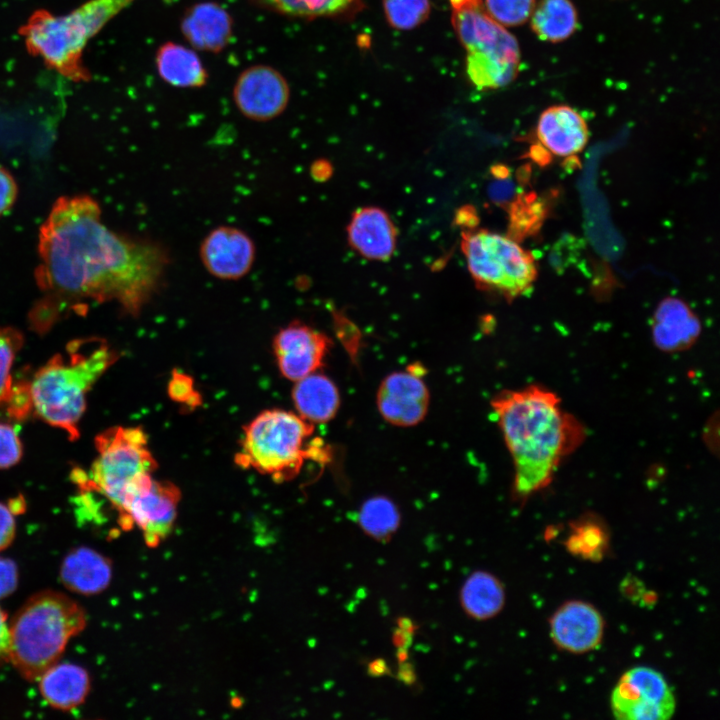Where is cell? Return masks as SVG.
Masks as SVG:
<instances>
[{
    "label": "cell",
    "mask_w": 720,
    "mask_h": 720,
    "mask_svg": "<svg viewBox=\"0 0 720 720\" xmlns=\"http://www.w3.org/2000/svg\"><path fill=\"white\" fill-rule=\"evenodd\" d=\"M488 14L504 27H515L530 19L536 0H483Z\"/></svg>",
    "instance_id": "obj_31"
},
{
    "label": "cell",
    "mask_w": 720,
    "mask_h": 720,
    "mask_svg": "<svg viewBox=\"0 0 720 720\" xmlns=\"http://www.w3.org/2000/svg\"><path fill=\"white\" fill-rule=\"evenodd\" d=\"M611 710L621 720H666L676 708L675 696L658 671L637 666L626 671L614 687Z\"/></svg>",
    "instance_id": "obj_10"
},
{
    "label": "cell",
    "mask_w": 720,
    "mask_h": 720,
    "mask_svg": "<svg viewBox=\"0 0 720 720\" xmlns=\"http://www.w3.org/2000/svg\"><path fill=\"white\" fill-rule=\"evenodd\" d=\"M66 353L67 357L55 354L38 369L30 383L31 394L36 414L77 440L86 395L118 355L97 337L73 340Z\"/></svg>",
    "instance_id": "obj_3"
},
{
    "label": "cell",
    "mask_w": 720,
    "mask_h": 720,
    "mask_svg": "<svg viewBox=\"0 0 720 720\" xmlns=\"http://www.w3.org/2000/svg\"><path fill=\"white\" fill-rule=\"evenodd\" d=\"M89 195L62 196L52 205L38 236L36 282L45 297L32 313L46 330L63 303L114 301L137 316L159 291L170 264L160 243L124 235L102 221Z\"/></svg>",
    "instance_id": "obj_1"
},
{
    "label": "cell",
    "mask_w": 720,
    "mask_h": 720,
    "mask_svg": "<svg viewBox=\"0 0 720 720\" xmlns=\"http://www.w3.org/2000/svg\"><path fill=\"white\" fill-rule=\"evenodd\" d=\"M134 0H89L65 15L39 13L24 27L28 47L64 74H78L82 51L97 32Z\"/></svg>",
    "instance_id": "obj_8"
},
{
    "label": "cell",
    "mask_w": 720,
    "mask_h": 720,
    "mask_svg": "<svg viewBox=\"0 0 720 720\" xmlns=\"http://www.w3.org/2000/svg\"><path fill=\"white\" fill-rule=\"evenodd\" d=\"M604 620L591 604L574 600L563 604L550 621V635L561 649L571 653L588 652L599 645Z\"/></svg>",
    "instance_id": "obj_16"
},
{
    "label": "cell",
    "mask_w": 720,
    "mask_h": 720,
    "mask_svg": "<svg viewBox=\"0 0 720 720\" xmlns=\"http://www.w3.org/2000/svg\"><path fill=\"white\" fill-rule=\"evenodd\" d=\"M358 520L366 534L383 541L397 530L400 515L398 508L389 498L374 496L362 504Z\"/></svg>",
    "instance_id": "obj_27"
},
{
    "label": "cell",
    "mask_w": 720,
    "mask_h": 720,
    "mask_svg": "<svg viewBox=\"0 0 720 720\" xmlns=\"http://www.w3.org/2000/svg\"><path fill=\"white\" fill-rule=\"evenodd\" d=\"M460 600L469 616L478 620L489 619L503 608L504 588L494 575L485 571H476L464 582Z\"/></svg>",
    "instance_id": "obj_25"
},
{
    "label": "cell",
    "mask_w": 720,
    "mask_h": 720,
    "mask_svg": "<svg viewBox=\"0 0 720 720\" xmlns=\"http://www.w3.org/2000/svg\"><path fill=\"white\" fill-rule=\"evenodd\" d=\"M491 405L512 457L519 497L546 487L563 459L584 440L582 424L542 387L502 392Z\"/></svg>",
    "instance_id": "obj_2"
},
{
    "label": "cell",
    "mask_w": 720,
    "mask_h": 720,
    "mask_svg": "<svg viewBox=\"0 0 720 720\" xmlns=\"http://www.w3.org/2000/svg\"><path fill=\"white\" fill-rule=\"evenodd\" d=\"M86 626L81 606L65 594L33 595L9 624V662L28 681H36Z\"/></svg>",
    "instance_id": "obj_4"
},
{
    "label": "cell",
    "mask_w": 720,
    "mask_h": 720,
    "mask_svg": "<svg viewBox=\"0 0 720 720\" xmlns=\"http://www.w3.org/2000/svg\"><path fill=\"white\" fill-rule=\"evenodd\" d=\"M700 321L681 299L667 297L656 308L652 321V336L658 348L665 352L684 350L698 338Z\"/></svg>",
    "instance_id": "obj_20"
},
{
    "label": "cell",
    "mask_w": 720,
    "mask_h": 720,
    "mask_svg": "<svg viewBox=\"0 0 720 720\" xmlns=\"http://www.w3.org/2000/svg\"><path fill=\"white\" fill-rule=\"evenodd\" d=\"M18 572L16 564L0 557V599L10 595L17 586Z\"/></svg>",
    "instance_id": "obj_36"
},
{
    "label": "cell",
    "mask_w": 720,
    "mask_h": 720,
    "mask_svg": "<svg viewBox=\"0 0 720 720\" xmlns=\"http://www.w3.org/2000/svg\"><path fill=\"white\" fill-rule=\"evenodd\" d=\"M451 22L466 51V73L480 89L511 83L520 68L516 38L486 11L483 0H449Z\"/></svg>",
    "instance_id": "obj_7"
},
{
    "label": "cell",
    "mask_w": 720,
    "mask_h": 720,
    "mask_svg": "<svg viewBox=\"0 0 720 720\" xmlns=\"http://www.w3.org/2000/svg\"><path fill=\"white\" fill-rule=\"evenodd\" d=\"M233 19L220 4L204 1L189 7L180 21V30L194 50L219 53L232 40Z\"/></svg>",
    "instance_id": "obj_17"
},
{
    "label": "cell",
    "mask_w": 720,
    "mask_h": 720,
    "mask_svg": "<svg viewBox=\"0 0 720 720\" xmlns=\"http://www.w3.org/2000/svg\"><path fill=\"white\" fill-rule=\"evenodd\" d=\"M22 455V443L15 428L0 422V469L16 465Z\"/></svg>",
    "instance_id": "obj_32"
},
{
    "label": "cell",
    "mask_w": 720,
    "mask_h": 720,
    "mask_svg": "<svg viewBox=\"0 0 720 720\" xmlns=\"http://www.w3.org/2000/svg\"><path fill=\"white\" fill-rule=\"evenodd\" d=\"M232 98L247 119L266 122L280 116L290 100V86L284 75L266 64L245 68L236 78Z\"/></svg>",
    "instance_id": "obj_11"
},
{
    "label": "cell",
    "mask_w": 720,
    "mask_h": 720,
    "mask_svg": "<svg viewBox=\"0 0 720 720\" xmlns=\"http://www.w3.org/2000/svg\"><path fill=\"white\" fill-rule=\"evenodd\" d=\"M331 346L330 339L314 328L293 321L273 339V351L281 374L297 381L316 372Z\"/></svg>",
    "instance_id": "obj_14"
},
{
    "label": "cell",
    "mask_w": 720,
    "mask_h": 720,
    "mask_svg": "<svg viewBox=\"0 0 720 720\" xmlns=\"http://www.w3.org/2000/svg\"><path fill=\"white\" fill-rule=\"evenodd\" d=\"M269 8L288 16L316 18L334 16L350 8L356 0H259Z\"/></svg>",
    "instance_id": "obj_28"
},
{
    "label": "cell",
    "mask_w": 720,
    "mask_h": 720,
    "mask_svg": "<svg viewBox=\"0 0 720 720\" xmlns=\"http://www.w3.org/2000/svg\"><path fill=\"white\" fill-rule=\"evenodd\" d=\"M180 498L169 481L152 480L133 498L119 521L123 528H139L147 544H158L173 527Z\"/></svg>",
    "instance_id": "obj_12"
},
{
    "label": "cell",
    "mask_w": 720,
    "mask_h": 720,
    "mask_svg": "<svg viewBox=\"0 0 720 720\" xmlns=\"http://www.w3.org/2000/svg\"><path fill=\"white\" fill-rule=\"evenodd\" d=\"M429 399L425 382L416 371L411 370L386 376L376 396L381 416L390 424L400 427L420 423L427 414Z\"/></svg>",
    "instance_id": "obj_15"
},
{
    "label": "cell",
    "mask_w": 720,
    "mask_h": 720,
    "mask_svg": "<svg viewBox=\"0 0 720 720\" xmlns=\"http://www.w3.org/2000/svg\"><path fill=\"white\" fill-rule=\"evenodd\" d=\"M462 250L475 282L506 297L524 294L537 277L533 255L506 236L485 230L464 234Z\"/></svg>",
    "instance_id": "obj_9"
},
{
    "label": "cell",
    "mask_w": 720,
    "mask_h": 720,
    "mask_svg": "<svg viewBox=\"0 0 720 720\" xmlns=\"http://www.w3.org/2000/svg\"><path fill=\"white\" fill-rule=\"evenodd\" d=\"M18 185L9 170L0 165V216L6 214L15 204Z\"/></svg>",
    "instance_id": "obj_35"
},
{
    "label": "cell",
    "mask_w": 720,
    "mask_h": 720,
    "mask_svg": "<svg viewBox=\"0 0 720 720\" xmlns=\"http://www.w3.org/2000/svg\"><path fill=\"white\" fill-rule=\"evenodd\" d=\"M9 662V624L0 607V665Z\"/></svg>",
    "instance_id": "obj_38"
},
{
    "label": "cell",
    "mask_w": 720,
    "mask_h": 720,
    "mask_svg": "<svg viewBox=\"0 0 720 720\" xmlns=\"http://www.w3.org/2000/svg\"><path fill=\"white\" fill-rule=\"evenodd\" d=\"M111 577L110 561L86 547H79L67 554L60 569V578L65 587L84 595L102 592L109 585Z\"/></svg>",
    "instance_id": "obj_21"
},
{
    "label": "cell",
    "mask_w": 720,
    "mask_h": 720,
    "mask_svg": "<svg viewBox=\"0 0 720 720\" xmlns=\"http://www.w3.org/2000/svg\"><path fill=\"white\" fill-rule=\"evenodd\" d=\"M387 22L398 30H411L430 14V0H383Z\"/></svg>",
    "instance_id": "obj_29"
},
{
    "label": "cell",
    "mask_w": 720,
    "mask_h": 720,
    "mask_svg": "<svg viewBox=\"0 0 720 720\" xmlns=\"http://www.w3.org/2000/svg\"><path fill=\"white\" fill-rule=\"evenodd\" d=\"M16 532L14 512L0 503V551L6 549L13 541Z\"/></svg>",
    "instance_id": "obj_37"
},
{
    "label": "cell",
    "mask_w": 720,
    "mask_h": 720,
    "mask_svg": "<svg viewBox=\"0 0 720 720\" xmlns=\"http://www.w3.org/2000/svg\"><path fill=\"white\" fill-rule=\"evenodd\" d=\"M154 61L159 77L170 86L200 88L207 83V70L191 47L167 41L156 50Z\"/></svg>",
    "instance_id": "obj_22"
},
{
    "label": "cell",
    "mask_w": 720,
    "mask_h": 720,
    "mask_svg": "<svg viewBox=\"0 0 720 720\" xmlns=\"http://www.w3.org/2000/svg\"><path fill=\"white\" fill-rule=\"evenodd\" d=\"M23 344L24 337L18 329L0 326V405L10 397L13 387L11 369Z\"/></svg>",
    "instance_id": "obj_30"
},
{
    "label": "cell",
    "mask_w": 720,
    "mask_h": 720,
    "mask_svg": "<svg viewBox=\"0 0 720 720\" xmlns=\"http://www.w3.org/2000/svg\"><path fill=\"white\" fill-rule=\"evenodd\" d=\"M313 432V424L298 414L265 410L244 427L235 462L278 482L292 480L305 461L326 458L320 442L308 443Z\"/></svg>",
    "instance_id": "obj_6"
},
{
    "label": "cell",
    "mask_w": 720,
    "mask_h": 720,
    "mask_svg": "<svg viewBox=\"0 0 720 720\" xmlns=\"http://www.w3.org/2000/svg\"><path fill=\"white\" fill-rule=\"evenodd\" d=\"M168 394L176 402L194 408L200 405V395L194 388L190 376L179 371H174L168 384Z\"/></svg>",
    "instance_id": "obj_33"
},
{
    "label": "cell",
    "mask_w": 720,
    "mask_h": 720,
    "mask_svg": "<svg viewBox=\"0 0 720 720\" xmlns=\"http://www.w3.org/2000/svg\"><path fill=\"white\" fill-rule=\"evenodd\" d=\"M295 382L292 398L300 417L312 424L325 423L335 417L340 396L330 378L316 371Z\"/></svg>",
    "instance_id": "obj_24"
},
{
    "label": "cell",
    "mask_w": 720,
    "mask_h": 720,
    "mask_svg": "<svg viewBox=\"0 0 720 720\" xmlns=\"http://www.w3.org/2000/svg\"><path fill=\"white\" fill-rule=\"evenodd\" d=\"M5 404L8 405V413L12 418L22 420L27 417L33 409L30 383L20 382L13 385L10 397Z\"/></svg>",
    "instance_id": "obj_34"
},
{
    "label": "cell",
    "mask_w": 720,
    "mask_h": 720,
    "mask_svg": "<svg viewBox=\"0 0 720 720\" xmlns=\"http://www.w3.org/2000/svg\"><path fill=\"white\" fill-rule=\"evenodd\" d=\"M199 256L202 265L213 277L220 280H239L252 269L256 246L245 231L221 225L203 238Z\"/></svg>",
    "instance_id": "obj_13"
},
{
    "label": "cell",
    "mask_w": 720,
    "mask_h": 720,
    "mask_svg": "<svg viewBox=\"0 0 720 720\" xmlns=\"http://www.w3.org/2000/svg\"><path fill=\"white\" fill-rule=\"evenodd\" d=\"M536 130L541 144L561 157L581 152L589 138L586 121L567 105H555L545 109L539 117Z\"/></svg>",
    "instance_id": "obj_18"
},
{
    "label": "cell",
    "mask_w": 720,
    "mask_h": 720,
    "mask_svg": "<svg viewBox=\"0 0 720 720\" xmlns=\"http://www.w3.org/2000/svg\"><path fill=\"white\" fill-rule=\"evenodd\" d=\"M530 19L534 33L552 43L568 39L578 25L577 11L570 0H541Z\"/></svg>",
    "instance_id": "obj_26"
},
{
    "label": "cell",
    "mask_w": 720,
    "mask_h": 720,
    "mask_svg": "<svg viewBox=\"0 0 720 720\" xmlns=\"http://www.w3.org/2000/svg\"><path fill=\"white\" fill-rule=\"evenodd\" d=\"M38 680L44 700L53 708L63 711L81 705L90 689V679L86 670L70 663H56Z\"/></svg>",
    "instance_id": "obj_23"
},
{
    "label": "cell",
    "mask_w": 720,
    "mask_h": 720,
    "mask_svg": "<svg viewBox=\"0 0 720 720\" xmlns=\"http://www.w3.org/2000/svg\"><path fill=\"white\" fill-rule=\"evenodd\" d=\"M97 456L89 472L75 469L72 479L82 494H98L118 513L151 481L157 462L140 427H111L95 439Z\"/></svg>",
    "instance_id": "obj_5"
},
{
    "label": "cell",
    "mask_w": 720,
    "mask_h": 720,
    "mask_svg": "<svg viewBox=\"0 0 720 720\" xmlns=\"http://www.w3.org/2000/svg\"><path fill=\"white\" fill-rule=\"evenodd\" d=\"M347 231L352 248L368 259L384 261L394 252L396 228L388 214L380 208L358 209Z\"/></svg>",
    "instance_id": "obj_19"
}]
</instances>
